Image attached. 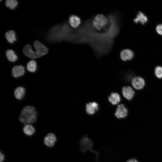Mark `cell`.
<instances>
[{"label":"cell","instance_id":"1","mask_svg":"<svg viewBox=\"0 0 162 162\" xmlns=\"http://www.w3.org/2000/svg\"><path fill=\"white\" fill-rule=\"evenodd\" d=\"M64 41L74 44H87L98 57L108 55L119 32V17L117 13L98 14L82 23L78 28L64 23Z\"/></svg>","mask_w":162,"mask_h":162},{"label":"cell","instance_id":"2","mask_svg":"<svg viewBox=\"0 0 162 162\" xmlns=\"http://www.w3.org/2000/svg\"><path fill=\"white\" fill-rule=\"evenodd\" d=\"M37 115V112L33 106H25L21 111L19 119L23 124H31L36 121Z\"/></svg>","mask_w":162,"mask_h":162},{"label":"cell","instance_id":"3","mask_svg":"<svg viewBox=\"0 0 162 162\" xmlns=\"http://www.w3.org/2000/svg\"><path fill=\"white\" fill-rule=\"evenodd\" d=\"M34 46L35 51L40 57L45 55L48 52V48L38 40L34 42Z\"/></svg>","mask_w":162,"mask_h":162},{"label":"cell","instance_id":"4","mask_svg":"<svg viewBox=\"0 0 162 162\" xmlns=\"http://www.w3.org/2000/svg\"><path fill=\"white\" fill-rule=\"evenodd\" d=\"M68 23L71 27L76 28L80 26L82 22L79 16L75 14H72L69 17Z\"/></svg>","mask_w":162,"mask_h":162},{"label":"cell","instance_id":"5","mask_svg":"<svg viewBox=\"0 0 162 162\" xmlns=\"http://www.w3.org/2000/svg\"><path fill=\"white\" fill-rule=\"evenodd\" d=\"M22 51L26 56L30 58L35 59L40 57L36 51L33 50L29 45H26L23 48Z\"/></svg>","mask_w":162,"mask_h":162},{"label":"cell","instance_id":"6","mask_svg":"<svg viewBox=\"0 0 162 162\" xmlns=\"http://www.w3.org/2000/svg\"><path fill=\"white\" fill-rule=\"evenodd\" d=\"M131 83L135 89L140 90L144 86L145 81L140 76H136L132 80Z\"/></svg>","mask_w":162,"mask_h":162},{"label":"cell","instance_id":"7","mask_svg":"<svg viewBox=\"0 0 162 162\" xmlns=\"http://www.w3.org/2000/svg\"><path fill=\"white\" fill-rule=\"evenodd\" d=\"M56 140V135L53 133H50L44 137V143L47 146L51 147L54 145Z\"/></svg>","mask_w":162,"mask_h":162},{"label":"cell","instance_id":"8","mask_svg":"<svg viewBox=\"0 0 162 162\" xmlns=\"http://www.w3.org/2000/svg\"><path fill=\"white\" fill-rule=\"evenodd\" d=\"M128 114V110L123 104L118 105L116 109L115 115L118 118L125 117Z\"/></svg>","mask_w":162,"mask_h":162},{"label":"cell","instance_id":"9","mask_svg":"<svg viewBox=\"0 0 162 162\" xmlns=\"http://www.w3.org/2000/svg\"><path fill=\"white\" fill-rule=\"evenodd\" d=\"M25 73V68L21 65L15 66L12 69V75L14 77L16 78L23 76Z\"/></svg>","mask_w":162,"mask_h":162},{"label":"cell","instance_id":"10","mask_svg":"<svg viewBox=\"0 0 162 162\" xmlns=\"http://www.w3.org/2000/svg\"><path fill=\"white\" fill-rule=\"evenodd\" d=\"M134 56L133 52L128 49H124L120 52V57L121 59L124 61L131 60Z\"/></svg>","mask_w":162,"mask_h":162},{"label":"cell","instance_id":"11","mask_svg":"<svg viewBox=\"0 0 162 162\" xmlns=\"http://www.w3.org/2000/svg\"><path fill=\"white\" fill-rule=\"evenodd\" d=\"M99 108L98 104L95 102H89L86 106V111L89 115L94 114Z\"/></svg>","mask_w":162,"mask_h":162},{"label":"cell","instance_id":"12","mask_svg":"<svg viewBox=\"0 0 162 162\" xmlns=\"http://www.w3.org/2000/svg\"><path fill=\"white\" fill-rule=\"evenodd\" d=\"M122 92L123 96L127 99L130 100L133 98L134 92L130 86H124L122 89Z\"/></svg>","mask_w":162,"mask_h":162},{"label":"cell","instance_id":"13","mask_svg":"<svg viewBox=\"0 0 162 162\" xmlns=\"http://www.w3.org/2000/svg\"><path fill=\"white\" fill-rule=\"evenodd\" d=\"M92 142L88 137H84L80 141L81 148L82 150L85 151L88 149L89 146L92 147Z\"/></svg>","mask_w":162,"mask_h":162},{"label":"cell","instance_id":"14","mask_svg":"<svg viewBox=\"0 0 162 162\" xmlns=\"http://www.w3.org/2000/svg\"><path fill=\"white\" fill-rule=\"evenodd\" d=\"M23 131L26 135L31 136L35 132V129L31 124H26L23 127Z\"/></svg>","mask_w":162,"mask_h":162},{"label":"cell","instance_id":"15","mask_svg":"<svg viewBox=\"0 0 162 162\" xmlns=\"http://www.w3.org/2000/svg\"><path fill=\"white\" fill-rule=\"evenodd\" d=\"M26 91L25 89L22 87H17L14 92L15 97L18 100H21L24 97Z\"/></svg>","mask_w":162,"mask_h":162},{"label":"cell","instance_id":"16","mask_svg":"<svg viewBox=\"0 0 162 162\" xmlns=\"http://www.w3.org/2000/svg\"><path fill=\"white\" fill-rule=\"evenodd\" d=\"M148 20L147 16L142 13L139 12L136 15V17L134 20V22L136 23L140 22L142 24H144Z\"/></svg>","mask_w":162,"mask_h":162},{"label":"cell","instance_id":"17","mask_svg":"<svg viewBox=\"0 0 162 162\" xmlns=\"http://www.w3.org/2000/svg\"><path fill=\"white\" fill-rule=\"evenodd\" d=\"M109 101L113 105H116L120 102V96L116 93H112L108 97Z\"/></svg>","mask_w":162,"mask_h":162},{"label":"cell","instance_id":"18","mask_svg":"<svg viewBox=\"0 0 162 162\" xmlns=\"http://www.w3.org/2000/svg\"><path fill=\"white\" fill-rule=\"evenodd\" d=\"M5 37L7 41L10 43H14L16 40L15 32L13 30L8 31L5 33Z\"/></svg>","mask_w":162,"mask_h":162},{"label":"cell","instance_id":"19","mask_svg":"<svg viewBox=\"0 0 162 162\" xmlns=\"http://www.w3.org/2000/svg\"><path fill=\"white\" fill-rule=\"evenodd\" d=\"M6 55L8 60L10 62H15L17 60L18 56L13 50H7Z\"/></svg>","mask_w":162,"mask_h":162},{"label":"cell","instance_id":"20","mask_svg":"<svg viewBox=\"0 0 162 162\" xmlns=\"http://www.w3.org/2000/svg\"><path fill=\"white\" fill-rule=\"evenodd\" d=\"M27 70L31 72H34L36 71L37 68L36 62L34 60L29 61L27 65Z\"/></svg>","mask_w":162,"mask_h":162},{"label":"cell","instance_id":"21","mask_svg":"<svg viewBox=\"0 0 162 162\" xmlns=\"http://www.w3.org/2000/svg\"><path fill=\"white\" fill-rule=\"evenodd\" d=\"M18 4V2L16 0H7L5 2L6 6L11 9H15Z\"/></svg>","mask_w":162,"mask_h":162},{"label":"cell","instance_id":"22","mask_svg":"<svg viewBox=\"0 0 162 162\" xmlns=\"http://www.w3.org/2000/svg\"><path fill=\"white\" fill-rule=\"evenodd\" d=\"M154 74L155 76L159 79L162 78V67L157 66L154 69Z\"/></svg>","mask_w":162,"mask_h":162},{"label":"cell","instance_id":"23","mask_svg":"<svg viewBox=\"0 0 162 162\" xmlns=\"http://www.w3.org/2000/svg\"><path fill=\"white\" fill-rule=\"evenodd\" d=\"M156 30L158 34L162 35V24H159L157 26Z\"/></svg>","mask_w":162,"mask_h":162},{"label":"cell","instance_id":"24","mask_svg":"<svg viewBox=\"0 0 162 162\" xmlns=\"http://www.w3.org/2000/svg\"><path fill=\"white\" fill-rule=\"evenodd\" d=\"M4 159V155L1 152L0 153V162H3Z\"/></svg>","mask_w":162,"mask_h":162},{"label":"cell","instance_id":"25","mask_svg":"<svg viewBox=\"0 0 162 162\" xmlns=\"http://www.w3.org/2000/svg\"><path fill=\"white\" fill-rule=\"evenodd\" d=\"M126 162H138L136 159H131L128 160Z\"/></svg>","mask_w":162,"mask_h":162}]
</instances>
